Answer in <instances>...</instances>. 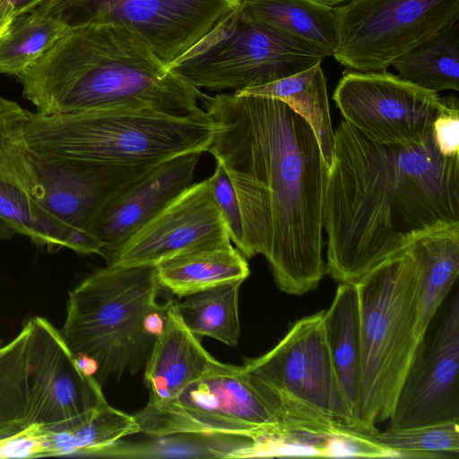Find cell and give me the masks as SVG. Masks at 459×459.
I'll list each match as a JSON object with an SVG mask.
<instances>
[{"label": "cell", "mask_w": 459, "mask_h": 459, "mask_svg": "<svg viewBox=\"0 0 459 459\" xmlns=\"http://www.w3.org/2000/svg\"><path fill=\"white\" fill-rule=\"evenodd\" d=\"M215 124L209 152L236 192L247 258L261 254L277 287L301 296L325 271L323 207L328 176L309 123L271 98L219 93L202 100Z\"/></svg>", "instance_id": "1"}, {"label": "cell", "mask_w": 459, "mask_h": 459, "mask_svg": "<svg viewBox=\"0 0 459 459\" xmlns=\"http://www.w3.org/2000/svg\"><path fill=\"white\" fill-rule=\"evenodd\" d=\"M333 133L323 221L335 281L356 284L417 238L459 225V154L443 155L433 134L385 144L344 119Z\"/></svg>", "instance_id": "2"}, {"label": "cell", "mask_w": 459, "mask_h": 459, "mask_svg": "<svg viewBox=\"0 0 459 459\" xmlns=\"http://www.w3.org/2000/svg\"><path fill=\"white\" fill-rule=\"evenodd\" d=\"M15 78L24 98L45 116L126 110L206 115L199 106L205 94L119 25L69 29Z\"/></svg>", "instance_id": "3"}, {"label": "cell", "mask_w": 459, "mask_h": 459, "mask_svg": "<svg viewBox=\"0 0 459 459\" xmlns=\"http://www.w3.org/2000/svg\"><path fill=\"white\" fill-rule=\"evenodd\" d=\"M155 265L101 268L69 292L59 331L79 367L101 385L144 368L166 305Z\"/></svg>", "instance_id": "4"}, {"label": "cell", "mask_w": 459, "mask_h": 459, "mask_svg": "<svg viewBox=\"0 0 459 459\" xmlns=\"http://www.w3.org/2000/svg\"><path fill=\"white\" fill-rule=\"evenodd\" d=\"M324 311L298 320L271 351L242 366L277 413L287 442L316 453L327 437L363 433L333 368Z\"/></svg>", "instance_id": "5"}, {"label": "cell", "mask_w": 459, "mask_h": 459, "mask_svg": "<svg viewBox=\"0 0 459 459\" xmlns=\"http://www.w3.org/2000/svg\"><path fill=\"white\" fill-rule=\"evenodd\" d=\"M411 242L354 284L361 342L357 420L362 432L370 436L377 431V422L391 418L421 340L418 332L419 265Z\"/></svg>", "instance_id": "6"}, {"label": "cell", "mask_w": 459, "mask_h": 459, "mask_svg": "<svg viewBox=\"0 0 459 459\" xmlns=\"http://www.w3.org/2000/svg\"><path fill=\"white\" fill-rule=\"evenodd\" d=\"M215 124L206 113L176 117L150 111H91L45 116L29 111L26 139L52 158L144 166L207 152Z\"/></svg>", "instance_id": "7"}, {"label": "cell", "mask_w": 459, "mask_h": 459, "mask_svg": "<svg viewBox=\"0 0 459 459\" xmlns=\"http://www.w3.org/2000/svg\"><path fill=\"white\" fill-rule=\"evenodd\" d=\"M324 53L252 20L240 5L168 67L197 89L238 92L296 74Z\"/></svg>", "instance_id": "8"}, {"label": "cell", "mask_w": 459, "mask_h": 459, "mask_svg": "<svg viewBox=\"0 0 459 459\" xmlns=\"http://www.w3.org/2000/svg\"><path fill=\"white\" fill-rule=\"evenodd\" d=\"M134 417L141 432L153 437L203 435L255 443L287 441L277 413L243 367L221 361L171 400L147 403Z\"/></svg>", "instance_id": "9"}, {"label": "cell", "mask_w": 459, "mask_h": 459, "mask_svg": "<svg viewBox=\"0 0 459 459\" xmlns=\"http://www.w3.org/2000/svg\"><path fill=\"white\" fill-rule=\"evenodd\" d=\"M239 5L240 0H41L30 10L68 29L126 27L169 65Z\"/></svg>", "instance_id": "10"}, {"label": "cell", "mask_w": 459, "mask_h": 459, "mask_svg": "<svg viewBox=\"0 0 459 459\" xmlns=\"http://www.w3.org/2000/svg\"><path fill=\"white\" fill-rule=\"evenodd\" d=\"M333 9L338 43L333 56L359 72L386 70L459 20V0H351Z\"/></svg>", "instance_id": "11"}, {"label": "cell", "mask_w": 459, "mask_h": 459, "mask_svg": "<svg viewBox=\"0 0 459 459\" xmlns=\"http://www.w3.org/2000/svg\"><path fill=\"white\" fill-rule=\"evenodd\" d=\"M333 100L343 119L367 136L402 145L429 138L446 106V98L385 70L344 73Z\"/></svg>", "instance_id": "12"}, {"label": "cell", "mask_w": 459, "mask_h": 459, "mask_svg": "<svg viewBox=\"0 0 459 459\" xmlns=\"http://www.w3.org/2000/svg\"><path fill=\"white\" fill-rule=\"evenodd\" d=\"M459 296L440 307L420 341L390 428L459 421Z\"/></svg>", "instance_id": "13"}, {"label": "cell", "mask_w": 459, "mask_h": 459, "mask_svg": "<svg viewBox=\"0 0 459 459\" xmlns=\"http://www.w3.org/2000/svg\"><path fill=\"white\" fill-rule=\"evenodd\" d=\"M29 321L27 426L58 427L105 401L101 385L79 367L60 332L44 317Z\"/></svg>", "instance_id": "14"}, {"label": "cell", "mask_w": 459, "mask_h": 459, "mask_svg": "<svg viewBox=\"0 0 459 459\" xmlns=\"http://www.w3.org/2000/svg\"><path fill=\"white\" fill-rule=\"evenodd\" d=\"M230 242L208 180L192 184L132 235L108 265H156L182 252Z\"/></svg>", "instance_id": "15"}, {"label": "cell", "mask_w": 459, "mask_h": 459, "mask_svg": "<svg viewBox=\"0 0 459 459\" xmlns=\"http://www.w3.org/2000/svg\"><path fill=\"white\" fill-rule=\"evenodd\" d=\"M157 165H114L35 152L39 189L34 198L66 225L89 231L114 196Z\"/></svg>", "instance_id": "16"}, {"label": "cell", "mask_w": 459, "mask_h": 459, "mask_svg": "<svg viewBox=\"0 0 459 459\" xmlns=\"http://www.w3.org/2000/svg\"><path fill=\"white\" fill-rule=\"evenodd\" d=\"M201 153L188 152L160 163L102 208L89 231L103 244L100 255L107 263L132 235L193 184Z\"/></svg>", "instance_id": "17"}, {"label": "cell", "mask_w": 459, "mask_h": 459, "mask_svg": "<svg viewBox=\"0 0 459 459\" xmlns=\"http://www.w3.org/2000/svg\"><path fill=\"white\" fill-rule=\"evenodd\" d=\"M219 362L186 326L175 302L169 301L161 329L144 366L147 403L159 404L171 400Z\"/></svg>", "instance_id": "18"}, {"label": "cell", "mask_w": 459, "mask_h": 459, "mask_svg": "<svg viewBox=\"0 0 459 459\" xmlns=\"http://www.w3.org/2000/svg\"><path fill=\"white\" fill-rule=\"evenodd\" d=\"M158 281L178 298L249 275L247 258L230 242L193 248L155 265Z\"/></svg>", "instance_id": "19"}, {"label": "cell", "mask_w": 459, "mask_h": 459, "mask_svg": "<svg viewBox=\"0 0 459 459\" xmlns=\"http://www.w3.org/2000/svg\"><path fill=\"white\" fill-rule=\"evenodd\" d=\"M134 415L109 405L107 400L85 414L58 427L40 425L39 455L98 456L122 438L140 433Z\"/></svg>", "instance_id": "20"}, {"label": "cell", "mask_w": 459, "mask_h": 459, "mask_svg": "<svg viewBox=\"0 0 459 459\" xmlns=\"http://www.w3.org/2000/svg\"><path fill=\"white\" fill-rule=\"evenodd\" d=\"M419 265L418 332L422 339L459 273V225L422 235L412 242Z\"/></svg>", "instance_id": "21"}, {"label": "cell", "mask_w": 459, "mask_h": 459, "mask_svg": "<svg viewBox=\"0 0 459 459\" xmlns=\"http://www.w3.org/2000/svg\"><path fill=\"white\" fill-rule=\"evenodd\" d=\"M255 22L285 33L333 56L338 43L333 7L319 0H241Z\"/></svg>", "instance_id": "22"}, {"label": "cell", "mask_w": 459, "mask_h": 459, "mask_svg": "<svg viewBox=\"0 0 459 459\" xmlns=\"http://www.w3.org/2000/svg\"><path fill=\"white\" fill-rule=\"evenodd\" d=\"M325 338L339 384L356 417L360 385V316L354 284L339 283L324 311Z\"/></svg>", "instance_id": "23"}, {"label": "cell", "mask_w": 459, "mask_h": 459, "mask_svg": "<svg viewBox=\"0 0 459 459\" xmlns=\"http://www.w3.org/2000/svg\"><path fill=\"white\" fill-rule=\"evenodd\" d=\"M234 93L271 98L286 103L309 123L329 168L333 152L334 133L331 121L326 78L321 64L281 80Z\"/></svg>", "instance_id": "24"}, {"label": "cell", "mask_w": 459, "mask_h": 459, "mask_svg": "<svg viewBox=\"0 0 459 459\" xmlns=\"http://www.w3.org/2000/svg\"><path fill=\"white\" fill-rule=\"evenodd\" d=\"M399 76L437 93L459 90V20L395 59Z\"/></svg>", "instance_id": "25"}, {"label": "cell", "mask_w": 459, "mask_h": 459, "mask_svg": "<svg viewBox=\"0 0 459 459\" xmlns=\"http://www.w3.org/2000/svg\"><path fill=\"white\" fill-rule=\"evenodd\" d=\"M242 281L217 285L184 297L175 305L186 326L195 336H208L236 346L240 334L238 293Z\"/></svg>", "instance_id": "26"}, {"label": "cell", "mask_w": 459, "mask_h": 459, "mask_svg": "<svg viewBox=\"0 0 459 459\" xmlns=\"http://www.w3.org/2000/svg\"><path fill=\"white\" fill-rule=\"evenodd\" d=\"M0 219L14 231L38 247L56 253L71 249L79 229L70 227L45 209L31 195L20 187L0 181Z\"/></svg>", "instance_id": "27"}, {"label": "cell", "mask_w": 459, "mask_h": 459, "mask_svg": "<svg viewBox=\"0 0 459 459\" xmlns=\"http://www.w3.org/2000/svg\"><path fill=\"white\" fill-rule=\"evenodd\" d=\"M68 30L37 11L14 14L0 36V74L16 77Z\"/></svg>", "instance_id": "28"}, {"label": "cell", "mask_w": 459, "mask_h": 459, "mask_svg": "<svg viewBox=\"0 0 459 459\" xmlns=\"http://www.w3.org/2000/svg\"><path fill=\"white\" fill-rule=\"evenodd\" d=\"M30 321L7 344L0 348V440L27 427Z\"/></svg>", "instance_id": "29"}, {"label": "cell", "mask_w": 459, "mask_h": 459, "mask_svg": "<svg viewBox=\"0 0 459 459\" xmlns=\"http://www.w3.org/2000/svg\"><path fill=\"white\" fill-rule=\"evenodd\" d=\"M29 111L0 96V181L36 195L39 178L35 152L26 139Z\"/></svg>", "instance_id": "30"}, {"label": "cell", "mask_w": 459, "mask_h": 459, "mask_svg": "<svg viewBox=\"0 0 459 459\" xmlns=\"http://www.w3.org/2000/svg\"><path fill=\"white\" fill-rule=\"evenodd\" d=\"M377 442L393 450L397 458H458L459 421H446L404 429L376 431Z\"/></svg>", "instance_id": "31"}, {"label": "cell", "mask_w": 459, "mask_h": 459, "mask_svg": "<svg viewBox=\"0 0 459 459\" xmlns=\"http://www.w3.org/2000/svg\"><path fill=\"white\" fill-rule=\"evenodd\" d=\"M207 180L225 221L230 241H233L242 254L244 231L240 207L231 180L221 163L217 161L214 173Z\"/></svg>", "instance_id": "32"}, {"label": "cell", "mask_w": 459, "mask_h": 459, "mask_svg": "<svg viewBox=\"0 0 459 459\" xmlns=\"http://www.w3.org/2000/svg\"><path fill=\"white\" fill-rule=\"evenodd\" d=\"M433 134L443 155L459 154V109L455 95L446 97V106L434 122Z\"/></svg>", "instance_id": "33"}, {"label": "cell", "mask_w": 459, "mask_h": 459, "mask_svg": "<svg viewBox=\"0 0 459 459\" xmlns=\"http://www.w3.org/2000/svg\"><path fill=\"white\" fill-rule=\"evenodd\" d=\"M41 0H7L14 14L30 10Z\"/></svg>", "instance_id": "34"}, {"label": "cell", "mask_w": 459, "mask_h": 459, "mask_svg": "<svg viewBox=\"0 0 459 459\" xmlns=\"http://www.w3.org/2000/svg\"><path fill=\"white\" fill-rule=\"evenodd\" d=\"M14 15L11 5L6 2L0 7V36L6 30L11 19Z\"/></svg>", "instance_id": "35"}, {"label": "cell", "mask_w": 459, "mask_h": 459, "mask_svg": "<svg viewBox=\"0 0 459 459\" xmlns=\"http://www.w3.org/2000/svg\"><path fill=\"white\" fill-rule=\"evenodd\" d=\"M14 234V231L0 219V240L11 239Z\"/></svg>", "instance_id": "36"}, {"label": "cell", "mask_w": 459, "mask_h": 459, "mask_svg": "<svg viewBox=\"0 0 459 459\" xmlns=\"http://www.w3.org/2000/svg\"><path fill=\"white\" fill-rule=\"evenodd\" d=\"M332 7H334V6H337V5H340V4H342L344 3H347L351 0H319Z\"/></svg>", "instance_id": "37"}, {"label": "cell", "mask_w": 459, "mask_h": 459, "mask_svg": "<svg viewBox=\"0 0 459 459\" xmlns=\"http://www.w3.org/2000/svg\"><path fill=\"white\" fill-rule=\"evenodd\" d=\"M6 2V0H0V7Z\"/></svg>", "instance_id": "38"}, {"label": "cell", "mask_w": 459, "mask_h": 459, "mask_svg": "<svg viewBox=\"0 0 459 459\" xmlns=\"http://www.w3.org/2000/svg\"><path fill=\"white\" fill-rule=\"evenodd\" d=\"M1 347H2V341H1V339H0V348H1Z\"/></svg>", "instance_id": "39"}]
</instances>
